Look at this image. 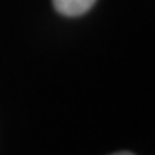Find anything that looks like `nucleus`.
Wrapping results in <instances>:
<instances>
[{"mask_svg": "<svg viewBox=\"0 0 155 155\" xmlns=\"http://www.w3.org/2000/svg\"><path fill=\"white\" fill-rule=\"evenodd\" d=\"M97 0H52L55 11L62 16L67 17H78L83 16L95 5Z\"/></svg>", "mask_w": 155, "mask_h": 155, "instance_id": "obj_1", "label": "nucleus"}, {"mask_svg": "<svg viewBox=\"0 0 155 155\" xmlns=\"http://www.w3.org/2000/svg\"><path fill=\"white\" fill-rule=\"evenodd\" d=\"M112 155H133L131 152H117V153H112Z\"/></svg>", "mask_w": 155, "mask_h": 155, "instance_id": "obj_2", "label": "nucleus"}]
</instances>
